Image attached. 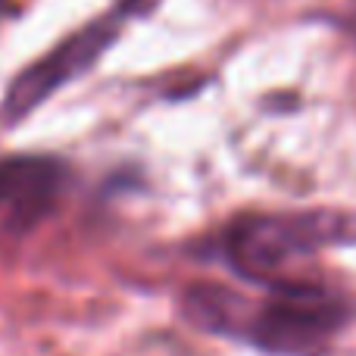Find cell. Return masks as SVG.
<instances>
[{
  "label": "cell",
  "instance_id": "7a4b0ae2",
  "mask_svg": "<svg viewBox=\"0 0 356 356\" xmlns=\"http://www.w3.org/2000/svg\"><path fill=\"white\" fill-rule=\"evenodd\" d=\"M129 10H131L129 3L125 6L119 3L116 10L91 19V22L81 25L79 31L63 38L50 54H44L41 60L25 66L22 72L10 81V88H6V94H3V104H0V125L22 122V119L31 116L44 100L54 97L60 88H66L69 81L81 79V75L113 47V41L122 35Z\"/></svg>",
  "mask_w": 356,
  "mask_h": 356
},
{
  "label": "cell",
  "instance_id": "277c9868",
  "mask_svg": "<svg viewBox=\"0 0 356 356\" xmlns=\"http://www.w3.org/2000/svg\"><path fill=\"white\" fill-rule=\"evenodd\" d=\"M69 169L54 156H10L0 163V213L13 225H31L56 203Z\"/></svg>",
  "mask_w": 356,
  "mask_h": 356
},
{
  "label": "cell",
  "instance_id": "6da1fadb",
  "mask_svg": "<svg viewBox=\"0 0 356 356\" xmlns=\"http://www.w3.org/2000/svg\"><path fill=\"white\" fill-rule=\"evenodd\" d=\"M356 238V222L338 213L247 216L225 234V253L247 278H272L294 257Z\"/></svg>",
  "mask_w": 356,
  "mask_h": 356
},
{
  "label": "cell",
  "instance_id": "3957f363",
  "mask_svg": "<svg viewBox=\"0 0 356 356\" xmlns=\"http://www.w3.org/2000/svg\"><path fill=\"white\" fill-rule=\"evenodd\" d=\"M350 309L309 284H282L263 307H250L244 334L272 353H313L347 322Z\"/></svg>",
  "mask_w": 356,
  "mask_h": 356
},
{
  "label": "cell",
  "instance_id": "5b68a950",
  "mask_svg": "<svg viewBox=\"0 0 356 356\" xmlns=\"http://www.w3.org/2000/svg\"><path fill=\"white\" fill-rule=\"evenodd\" d=\"M16 3H19V0H0V22H3L6 16H13V13H16Z\"/></svg>",
  "mask_w": 356,
  "mask_h": 356
}]
</instances>
